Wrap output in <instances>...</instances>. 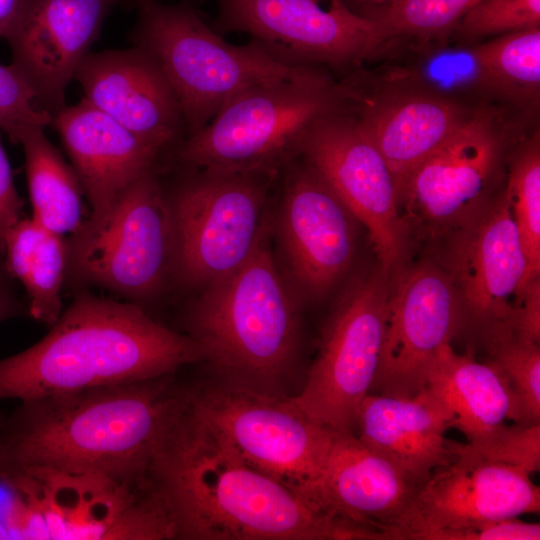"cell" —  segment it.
Returning a JSON list of instances; mask_svg holds the SVG:
<instances>
[{"instance_id":"obj_3","label":"cell","mask_w":540,"mask_h":540,"mask_svg":"<svg viewBox=\"0 0 540 540\" xmlns=\"http://www.w3.org/2000/svg\"><path fill=\"white\" fill-rule=\"evenodd\" d=\"M200 361L189 335L141 306L81 292L44 338L0 360V401L156 378Z\"/></svg>"},{"instance_id":"obj_17","label":"cell","mask_w":540,"mask_h":540,"mask_svg":"<svg viewBox=\"0 0 540 540\" xmlns=\"http://www.w3.org/2000/svg\"><path fill=\"white\" fill-rule=\"evenodd\" d=\"M423 483L356 434L336 431L319 478L317 504L373 540H409Z\"/></svg>"},{"instance_id":"obj_5","label":"cell","mask_w":540,"mask_h":540,"mask_svg":"<svg viewBox=\"0 0 540 540\" xmlns=\"http://www.w3.org/2000/svg\"><path fill=\"white\" fill-rule=\"evenodd\" d=\"M530 116L507 105L479 107L414 169L398 195L408 244L439 242L492 202Z\"/></svg>"},{"instance_id":"obj_22","label":"cell","mask_w":540,"mask_h":540,"mask_svg":"<svg viewBox=\"0 0 540 540\" xmlns=\"http://www.w3.org/2000/svg\"><path fill=\"white\" fill-rule=\"evenodd\" d=\"M449 38L385 39L349 77L370 87L436 95L470 109L510 106L485 67L478 44H451Z\"/></svg>"},{"instance_id":"obj_19","label":"cell","mask_w":540,"mask_h":540,"mask_svg":"<svg viewBox=\"0 0 540 540\" xmlns=\"http://www.w3.org/2000/svg\"><path fill=\"white\" fill-rule=\"evenodd\" d=\"M112 6L114 0H19L5 38L11 64L51 117L66 105V90Z\"/></svg>"},{"instance_id":"obj_40","label":"cell","mask_w":540,"mask_h":540,"mask_svg":"<svg viewBox=\"0 0 540 540\" xmlns=\"http://www.w3.org/2000/svg\"><path fill=\"white\" fill-rule=\"evenodd\" d=\"M19 0H0V38H6L16 17Z\"/></svg>"},{"instance_id":"obj_25","label":"cell","mask_w":540,"mask_h":540,"mask_svg":"<svg viewBox=\"0 0 540 540\" xmlns=\"http://www.w3.org/2000/svg\"><path fill=\"white\" fill-rule=\"evenodd\" d=\"M453 415L428 388L411 398L369 393L355 434L415 478L425 482L453 459L445 432Z\"/></svg>"},{"instance_id":"obj_18","label":"cell","mask_w":540,"mask_h":540,"mask_svg":"<svg viewBox=\"0 0 540 540\" xmlns=\"http://www.w3.org/2000/svg\"><path fill=\"white\" fill-rule=\"evenodd\" d=\"M439 242L444 247L438 263L450 276L464 315L480 331L508 324L526 260L504 188L483 211Z\"/></svg>"},{"instance_id":"obj_20","label":"cell","mask_w":540,"mask_h":540,"mask_svg":"<svg viewBox=\"0 0 540 540\" xmlns=\"http://www.w3.org/2000/svg\"><path fill=\"white\" fill-rule=\"evenodd\" d=\"M449 445L453 459L434 470L419 491L409 540L539 512L540 489L527 471L487 460L465 443Z\"/></svg>"},{"instance_id":"obj_36","label":"cell","mask_w":540,"mask_h":540,"mask_svg":"<svg viewBox=\"0 0 540 540\" xmlns=\"http://www.w3.org/2000/svg\"><path fill=\"white\" fill-rule=\"evenodd\" d=\"M539 523L520 521L518 517L476 526L439 529L422 534L419 540H539Z\"/></svg>"},{"instance_id":"obj_8","label":"cell","mask_w":540,"mask_h":540,"mask_svg":"<svg viewBox=\"0 0 540 540\" xmlns=\"http://www.w3.org/2000/svg\"><path fill=\"white\" fill-rule=\"evenodd\" d=\"M67 272L79 284L131 303L150 299L174 275L175 234L159 169L124 188L66 240ZM138 305V304H137Z\"/></svg>"},{"instance_id":"obj_10","label":"cell","mask_w":540,"mask_h":540,"mask_svg":"<svg viewBox=\"0 0 540 540\" xmlns=\"http://www.w3.org/2000/svg\"><path fill=\"white\" fill-rule=\"evenodd\" d=\"M190 404L247 464L321 509L317 487L336 431L293 396L221 383L190 387Z\"/></svg>"},{"instance_id":"obj_11","label":"cell","mask_w":540,"mask_h":540,"mask_svg":"<svg viewBox=\"0 0 540 540\" xmlns=\"http://www.w3.org/2000/svg\"><path fill=\"white\" fill-rule=\"evenodd\" d=\"M389 276L378 265L354 279L327 316L306 380L293 398L334 431L355 434L374 381L385 331Z\"/></svg>"},{"instance_id":"obj_13","label":"cell","mask_w":540,"mask_h":540,"mask_svg":"<svg viewBox=\"0 0 540 540\" xmlns=\"http://www.w3.org/2000/svg\"><path fill=\"white\" fill-rule=\"evenodd\" d=\"M296 156L324 179L364 226L379 266L390 275L404 262L409 245L394 178L346 103L310 126Z\"/></svg>"},{"instance_id":"obj_4","label":"cell","mask_w":540,"mask_h":540,"mask_svg":"<svg viewBox=\"0 0 540 540\" xmlns=\"http://www.w3.org/2000/svg\"><path fill=\"white\" fill-rule=\"evenodd\" d=\"M188 330L222 383L287 395L300 319L274 261L269 230L246 261L204 287L189 311Z\"/></svg>"},{"instance_id":"obj_9","label":"cell","mask_w":540,"mask_h":540,"mask_svg":"<svg viewBox=\"0 0 540 540\" xmlns=\"http://www.w3.org/2000/svg\"><path fill=\"white\" fill-rule=\"evenodd\" d=\"M182 167L175 185L162 183L174 223L173 276L204 288L246 261L269 230L266 205L279 170Z\"/></svg>"},{"instance_id":"obj_2","label":"cell","mask_w":540,"mask_h":540,"mask_svg":"<svg viewBox=\"0 0 540 540\" xmlns=\"http://www.w3.org/2000/svg\"><path fill=\"white\" fill-rule=\"evenodd\" d=\"M151 475L183 540H358V531L247 464L189 398Z\"/></svg>"},{"instance_id":"obj_27","label":"cell","mask_w":540,"mask_h":540,"mask_svg":"<svg viewBox=\"0 0 540 540\" xmlns=\"http://www.w3.org/2000/svg\"><path fill=\"white\" fill-rule=\"evenodd\" d=\"M3 259L9 275L26 291L31 316L52 325L61 315L66 240L33 218H21L6 236Z\"/></svg>"},{"instance_id":"obj_37","label":"cell","mask_w":540,"mask_h":540,"mask_svg":"<svg viewBox=\"0 0 540 540\" xmlns=\"http://www.w3.org/2000/svg\"><path fill=\"white\" fill-rule=\"evenodd\" d=\"M520 339L540 342V277L526 282L517 293L508 323Z\"/></svg>"},{"instance_id":"obj_41","label":"cell","mask_w":540,"mask_h":540,"mask_svg":"<svg viewBox=\"0 0 540 540\" xmlns=\"http://www.w3.org/2000/svg\"><path fill=\"white\" fill-rule=\"evenodd\" d=\"M349 6L361 15L367 12L388 5L395 0H345Z\"/></svg>"},{"instance_id":"obj_23","label":"cell","mask_w":540,"mask_h":540,"mask_svg":"<svg viewBox=\"0 0 540 540\" xmlns=\"http://www.w3.org/2000/svg\"><path fill=\"white\" fill-rule=\"evenodd\" d=\"M340 82L347 107L389 166L397 199L414 169L476 110L432 94Z\"/></svg>"},{"instance_id":"obj_6","label":"cell","mask_w":540,"mask_h":540,"mask_svg":"<svg viewBox=\"0 0 540 540\" xmlns=\"http://www.w3.org/2000/svg\"><path fill=\"white\" fill-rule=\"evenodd\" d=\"M345 103L341 82L325 68L262 82L228 100L172 156L181 166L277 171L296 156L310 126Z\"/></svg>"},{"instance_id":"obj_34","label":"cell","mask_w":540,"mask_h":540,"mask_svg":"<svg viewBox=\"0 0 540 540\" xmlns=\"http://www.w3.org/2000/svg\"><path fill=\"white\" fill-rule=\"evenodd\" d=\"M51 115L40 109L36 95L12 64H0V131L18 144L20 137L32 128L50 125Z\"/></svg>"},{"instance_id":"obj_26","label":"cell","mask_w":540,"mask_h":540,"mask_svg":"<svg viewBox=\"0 0 540 540\" xmlns=\"http://www.w3.org/2000/svg\"><path fill=\"white\" fill-rule=\"evenodd\" d=\"M426 388L451 411L458 429L473 450L491 444L507 426L519 422L517 402L502 371L490 360L480 362L472 352L458 354L444 343L430 365Z\"/></svg>"},{"instance_id":"obj_42","label":"cell","mask_w":540,"mask_h":540,"mask_svg":"<svg viewBox=\"0 0 540 540\" xmlns=\"http://www.w3.org/2000/svg\"><path fill=\"white\" fill-rule=\"evenodd\" d=\"M143 0H115L116 4H121L122 6H135Z\"/></svg>"},{"instance_id":"obj_30","label":"cell","mask_w":540,"mask_h":540,"mask_svg":"<svg viewBox=\"0 0 540 540\" xmlns=\"http://www.w3.org/2000/svg\"><path fill=\"white\" fill-rule=\"evenodd\" d=\"M504 191L526 260V273L522 287L529 280L540 277V134L538 129L531 135H526L511 151Z\"/></svg>"},{"instance_id":"obj_29","label":"cell","mask_w":540,"mask_h":540,"mask_svg":"<svg viewBox=\"0 0 540 540\" xmlns=\"http://www.w3.org/2000/svg\"><path fill=\"white\" fill-rule=\"evenodd\" d=\"M477 44L507 104L534 114L540 99V28L503 34Z\"/></svg>"},{"instance_id":"obj_21","label":"cell","mask_w":540,"mask_h":540,"mask_svg":"<svg viewBox=\"0 0 540 540\" xmlns=\"http://www.w3.org/2000/svg\"><path fill=\"white\" fill-rule=\"evenodd\" d=\"M74 80L86 100L163 156L172 155L186 138L175 94L157 63L141 48L90 52Z\"/></svg>"},{"instance_id":"obj_16","label":"cell","mask_w":540,"mask_h":540,"mask_svg":"<svg viewBox=\"0 0 540 540\" xmlns=\"http://www.w3.org/2000/svg\"><path fill=\"white\" fill-rule=\"evenodd\" d=\"M49 539H175L166 505L152 479L33 474Z\"/></svg>"},{"instance_id":"obj_15","label":"cell","mask_w":540,"mask_h":540,"mask_svg":"<svg viewBox=\"0 0 540 540\" xmlns=\"http://www.w3.org/2000/svg\"><path fill=\"white\" fill-rule=\"evenodd\" d=\"M280 171L277 230L288 272L304 298L319 300L348 272L360 223L324 179L298 156Z\"/></svg>"},{"instance_id":"obj_35","label":"cell","mask_w":540,"mask_h":540,"mask_svg":"<svg viewBox=\"0 0 540 540\" xmlns=\"http://www.w3.org/2000/svg\"><path fill=\"white\" fill-rule=\"evenodd\" d=\"M472 451L487 460L522 468L529 474L537 472L540 469V424L507 425L494 442Z\"/></svg>"},{"instance_id":"obj_1","label":"cell","mask_w":540,"mask_h":540,"mask_svg":"<svg viewBox=\"0 0 540 540\" xmlns=\"http://www.w3.org/2000/svg\"><path fill=\"white\" fill-rule=\"evenodd\" d=\"M174 375L20 401L0 419V474L151 478L156 451L189 398Z\"/></svg>"},{"instance_id":"obj_14","label":"cell","mask_w":540,"mask_h":540,"mask_svg":"<svg viewBox=\"0 0 540 540\" xmlns=\"http://www.w3.org/2000/svg\"><path fill=\"white\" fill-rule=\"evenodd\" d=\"M463 317L453 282L438 262L400 264L389 276L384 338L369 393L417 395L437 350L451 341Z\"/></svg>"},{"instance_id":"obj_24","label":"cell","mask_w":540,"mask_h":540,"mask_svg":"<svg viewBox=\"0 0 540 540\" xmlns=\"http://www.w3.org/2000/svg\"><path fill=\"white\" fill-rule=\"evenodd\" d=\"M50 125L87 196L88 217L103 213L129 184L159 169L164 157L84 97L52 115Z\"/></svg>"},{"instance_id":"obj_7","label":"cell","mask_w":540,"mask_h":540,"mask_svg":"<svg viewBox=\"0 0 540 540\" xmlns=\"http://www.w3.org/2000/svg\"><path fill=\"white\" fill-rule=\"evenodd\" d=\"M129 39L157 63L178 101L186 138L201 131L242 90L297 75L257 44L227 42L187 3L143 0Z\"/></svg>"},{"instance_id":"obj_38","label":"cell","mask_w":540,"mask_h":540,"mask_svg":"<svg viewBox=\"0 0 540 540\" xmlns=\"http://www.w3.org/2000/svg\"><path fill=\"white\" fill-rule=\"evenodd\" d=\"M24 202L15 187L13 172L0 141V259L9 230L21 219Z\"/></svg>"},{"instance_id":"obj_12","label":"cell","mask_w":540,"mask_h":540,"mask_svg":"<svg viewBox=\"0 0 540 540\" xmlns=\"http://www.w3.org/2000/svg\"><path fill=\"white\" fill-rule=\"evenodd\" d=\"M211 27L245 33L276 61L321 67L343 78L382 42L378 24L345 0H216Z\"/></svg>"},{"instance_id":"obj_33","label":"cell","mask_w":540,"mask_h":540,"mask_svg":"<svg viewBox=\"0 0 540 540\" xmlns=\"http://www.w3.org/2000/svg\"><path fill=\"white\" fill-rule=\"evenodd\" d=\"M540 28V0H480L454 27L451 37L475 44L487 37Z\"/></svg>"},{"instance_id":"obj_43","label":"cell","mask_w":540,"mask_h":540,"mask_svg":"<svg viewBox=\"0 0 540 540\" xmlns=\"http://www.w3.org/2000/svg\"><path fill=\"white\" fill-rule=\"evenodd\" d=\"M114 4H115V0H114Z\"/></svg>"},{"instance_id":"obj_28","label":"cell","mask_w":540,"mask_h":540,"mask_svg":"<svg viewBox=\"0 0 540 540\" xmlns=\"http://www.w3.org/2000/svg\"><path fill=\"white\" fill-rule=\"evenodd\" d=\"M18 144L25 156L32 218L58 235L74 233L84 221V191L73 167L42 127L27 130Z\"/></svg>"},{"instance_id":"obj_39","label":"cell","mask_w":540,"mask_h":540,"mask_svg":"<svg viewBox=\"0 0 540 540\" xmlns=\"http://www.w3.org/2000/svg\"><path fill=\"white\" fill-rule=\"evenodd\" d=\"M11 278L5 268L4 259H0V323L21 315L24 310L13 291Z\"/></svg>"},{"instance_id":"obj_31","label":"cell","mask_w":540,"mask_h":540,"mask_svg":"<svg viewBox=\"0 0 540 540\" xmlns=\"http://www.w3.org/2000/svg\"><path fill=\"white\" fill-rule=\"evenodd\" d=\"M489 358L506 376L514 393L519 424H540V346L518 338L509 324L480 331Z\"/></svg>"},{"instance_id":"obj_32","label":"cell","mask_w":540,"mask_h":540,"mask_svg":"<svg viewBox=\"0 0 540 540\" xmlns=\"http://www.w3.org/2000/svg\"><path fill=\"white\" fill-rule=\"evenodd\" d=\"M480 0H395L364 16L374 20L382 41L392 37L446 38Z\"/></svg>"}]
</instances>
